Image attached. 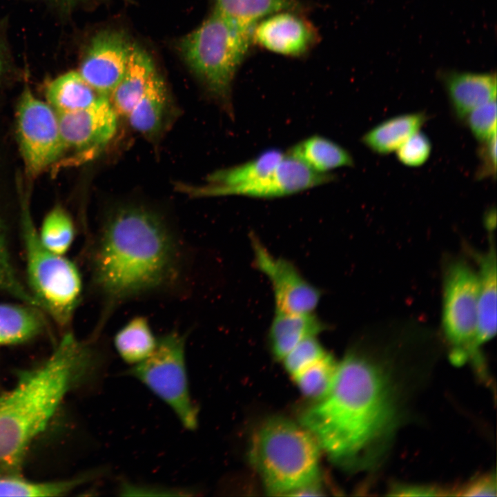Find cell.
Instances as JSON below:
<instances>
[{
	"label": "cell",
	"instance_id": "1",
	"mask_svg": "<svg viewBox=\"0 0 497 497\" xmlns=\"http://www.w3.org/2000/svg\"><path fill=\"white\" fill-rule=\"evenodd\" d=\"M393 415L382 371L351 351L338 362L329 391L303 412L300 422L331 460L348 465L368 454L389 430Z\"/></svg>",
	"mask_w": 497,
	"mask_h": 497
},
{
	"label": "cell",
	"instance_id": "2",
	"mask_svg": "<svg viewBox=\"0 0 497 497\" xmlns=\"http://www.w3.org/2000/svg\"><path fill=\"white\" fill-rule=\"evenodd\" d=\"M180 261L177 238L158 215L124 206L106 218L100 232L94 281L110 307L170 285L178 277Z\"/></svg>",
	"mask_w": 497,
	"mask_h": 497
},
{
	"label": "cell",
	"instance_id": "3",
	"mask_svg": "<svg viewBox=\"0 0 497 497\" xmlns=\"http://www.w3.org/2000/svg\"><path fill=\"white\" fill-rule=\"evenodd\" d=\"M96 365L93 349L67 333L47 360L21 375L0 397V465L12 467L21 462L68 391Z\"/></svg>",
	"mask_w": 497,
	"mask_h": 497
},
{
	"label": "cell",
	"instance_id": "4",
	"mask_svg": "<svg viewBox=\"0 0 497 497\" xmlns=\"http://www.w3.org/2000/svg\"><path fill=\"white\" fill-rule=\"evenodd\" d=\"M320 446L303 425L282 417L255 431L249 459L271 495L295 496L319 484Z\"/></svg>",
	"mask_w": 497,
	"mask_h": 497
},
{
	"label": "cell",
	"instance_id": "5",
	"mask_svg": "<svg viewBox=\"0 0 497 497\" xmlns=\"http://www.w3.org/2000/svg\"><path fill=\"white\" fill-rule=\"evenodd\" d=\"M253 48L251 32L214 10L181 42L183 56L190 68L209 95L232 116L235 79Z\"/></svg>",
	"mask_w": 497,
	"mask_h": 497
},
{
	"label": "cell",
	"instance_id": "6",
	"mask_svg": "<svg viewBox=\"0 0 497 497\" xmlns=\"http://www.w3.org/2000/svg\"><path fill=\"white\" fill-rule=\"evenodd\" d=\"M21 232L28 290L41 309L61 326L66 325L80 299L82 282L76 265L48 249L40 241L30 211L23 205Z\"/></svg>",
	"mask_w": 497,
	"mask_h": 497
},
{
	"label": "cell",
	"instance_id": "7",
	"mask_svg": "<svg viewBox=\"0 0 497 497\" xmlns=\"http://www.w3.org/2000/svg\"><path fill=\"white\" fill-rule=\"evenodd\" d=\"M478 289L477 269L462 258L447 262L443 272L442 328L455 362L479 355Z\"/></svg>",
	"mask_w": 497,
	"mask_h": 497
},
{
	"label": "cell",
	"instance_id": "8",
	"mask_svg": "<svg viewBox=\"0 0 497 497\" xmlns=\"http://www.w3.org/2000/svg\"><path fill=\"white\" fill-rule=\"evenodd\" d=\"M127 374L168 405L185 428L196 429L199 411L189 390L184 336L171 332L157 340L153 353Z\"/></svg>",
	"mask_w": 497,
	"mask_h": 497
},
{
	"label": "cell",
	"instance_id": "9",
	"mask_svg": "<svg viewBox=\"0 0 497 497\" xmlns=\"http://www.w3.org/2000/svg\"><path fill=\"white\" fill-rule=\"evenodd\" d=\"M17 136L28 173L37 175L66 150L56 112L26 88L17 112Z\"/></svg>",
	"mask_w": 497,
	"mask_h": 497
},
{
	"label": "cell",
	"instance_id": "10",
	"mask_svg": "<svg viewBox=\"0 0 497 497\" xmlns=\"http://www.w3.org/2000/svg\"><path fill=\"white\" fill-rule=\"evenodd\" d=\"M255 267L271 282L275 311L313 313L322 298L320 289L306 280L289 260L275 257L255 236H251Z\"/></svg>",
	"mask_w": 497,
	"mask_h": 497
},
{
	"label": "cell",
	"instance_id": "11",
	"mask_svg": "<svg viewBox=\"0 0 497 497\" xmlns=\"http://www.w3.org/2000/svg\"><path fill=\"white\" fill-rule=\"evenodd\" d=\"M56 113L66 148L77 152L73 161L94 158L108 144L117 130L119 116L108 97H102L85 108Z\"/></svg>",
	"mask_w": 497,
	"mask_h": 497
},
{
	"label": "cell",
	"instance_id": "12",
	"mask_svg": "<svg viewBox=\"0 0 497 497\" xmlns=\"http://www.w3.org/2000/svg\"><path fill=\"white\" fill-rule=\"evenodd\" d=\"M306 12L284 10L263 17L252 29L253 47L288 58L306 57L321 39L318 28Z\"/></svg>",
	"mask_w": 497,
	"mask_h": 497
},
{
	"label": "cell",
	"instance_id": "13",
	"mask_svg": "<svg viewBox=\"0 0 497 497\" xmlns=\"http://www.w3.org/2000/svg\"><path fill=\"white\" fill-rule=\"evenodd\" d=\"M132 47L123 33L101 31L90 41L79 72L98 92L109 97L125 73Z\"/></svg>",
	"mask_w": 497,
	"mask_h": 497
},
{
	"label": "cell",
	"instance_id": "14",
	"mask_svg": "<svg viewBox=\"0 0 497 497\" xmlns=\"http://www.w3.org/2000/svg\"><path fill=\"white\" fill-rule=\"evenodd\" d=\"M333 174L315 172L287 152L269 173L249 183L222 191L219 197L275 199L293 195L331 182Z\"/></svg>",
	"mask_w": 497,
	"mask_h": 497
},
{
	"label": "cell",
	"instance_id": "15",
	"mask_svg": "<svg viewBox=\"0 0 497 497\" xmlns=\"http://www.w3.org/2000/svg\"><path fill=\"white\" fill-rule=\"evenodd\" d=\"M286 153L280 149L270 148L244 162L214 171L208 176L204 184H182L177 188L193 197H219L225 189L249 183L267 174L282 161Z\"/></svg>",
	"mask_w": 497,
	"mask_h": 497
},
{
	"label": "cell",
	"instance_id": "16",
	"mask_svg": "<svg viewBox=\"0 0 497 497\" xmlns=\"http://www.w3.org/2000/svg\"><path fill=\"white\" fill-rule=\"evenodd\" d=\"M443 83L452 114L459 121L478 106L496 99L495 74L453 72Z\"/></svg>",
	"mask_w": 497,
	"mask_h": 497
},
{
	"label": "cell",
	"instance_id": "17",
	"mask_svg": "<svg viewBox=\"0 0 497 497\" xmlns=\"http://www.w3.org/2000/svg\"><path fill=\"white\" fill-rule=\"evenodd\" d=\"M489 232V248L483 253H474L478 264L479 281L478 302V344L490 340L496 333V254L493 235Z\"/></svg>",
	"mask_w": 497,
	"mask_h": 497
},
{
	"label": "cell",
	"instance_id": "18",
	"mask_svg": "<svg viewBox=\"0 0 497 497\" xmlns=\"http://www.w3.org/2000/svg\"><path fill=\"white\" fill-rule=\"evenodd\" d=\"M157 73L150 56L142 48L133 45L125 73L109 96L118 116H128Z\"/></svg>",
	"mask_w": 497,
	"mask_h": 497
},
{
	"label": "cell",
	"instance_id": "19",
	"mask_svg": "<svg viewBox=\"0 0 497 497\" xmlns=\"http://www.w3.org/2000/svg\"><path fill=\"white\" fill-rule=\"evenodd\" d=\"M328 325L313 313H286L275 311L268 332L271 353L282 360L302 340L317 336Z\"/></svg>",
	"mask_w": 497,
	"mask_h": 497
},
{
	"label": "cell",
	"instance_id": "20",
	"mask_svg": "<svg viewBox=\"0 0 497 497\" xmlns=\"http://www.w3.org/2000/svg\"><path fill=\"white\" fill-rule=\"evenodd\" d=\"M286 152L318 173L332 174L335 169L354 166L353 157L347 149L320 135L300 140Z\"/></svg>",
	"mask_w": 497,
	"mask_h": 497
},
{
	"label": "cell",
	"instance_id": "21",
	"mask_svg": "<svg viewBox=\"0 0 497 497\" xmlns=\"http://www.w3.org/2000/svg\"><path fill=\"white\" fill-rule=\"evenodd\" d=\"M428 119L423 111L398 115L378 124L361 137V142L378 155L395 152L411 135L420 130Z\"/></svg>",
	"mask_w": 497,
	"mask_h": 497
},
{
	"label": "cell",
	"instance_id": "22",
	"mask_svg": "<svg viewBox=\"0 0 497 497\" xmlns=\"http://www.w3.org/2000/svg\"><path fill=\"white\" fill-rule=\"evenodd\" d=\"M213 9L241 29L251 33L263 17L280 10H309L302 0H213Z\"/></svg>",
	"mask_w": 497,
	"mask_h": 497
},
{
	"label": "cell",
	"instance_id": "23",
	"mask_svg": "<svg viewBox=\"0 0 497 497\" xmlns=\"http://www.w3.org/2000/svg\"><path fill=\"white\" fill-rule=\"evenodd\" d=\"M43 312L23 302L0 303V346L21 344L42 333L46 328Z\"/></svg>",
	"mask_w": 497,
	"mask_h": 497
},
{
	"label": "cell",
	"instance_id": "24",
	"mask_svg": "<svg viewBox=\"0 0 497 497\" xmlns=\"http://www.w3.org/2000/svg\"><path fill=\"white\" fill-rule=\"evenodd\" d=\"M46 95L48 104L57 113L85 108L104 97L79 72L73 70L52 81L46 88Z\"/></svg>",
	"mask_w": 497,
	"mask_h": 497
},
{
	"label": "cell",
	"instance_id": "25",
	"mask_svg": "<svg viewBox=\"0 0 497 497\" xmlns=\"http://www.w3.org/2000/svg\"><path fill=\"white\" fill-rule=\"evenodd\" d=\"M168 107V95L159 72L126 117L130 126L144 135L158 133L164 122Z\"/></svg>",
	"mask_w": 497,
	"mask_h": 497
},
{
	"label": "cell",
	"instance_id": "26",
	"mask_svg": "<svg viewBox=\"0 0 497 497\" xmlns=\"http://www.w3.org/2000/svg\"><path fill=\"white\" fill-rule=\"evenodd\" d=\"M114 344L121 359L129 364L135 365L153 353L157 340L148 321L144 317H136L117 333Z\"/></svg>",
	"mask_w": 497,
	"mask_h": 497
},
{
	"label": "cell",
	"instance_id": "27",
	"mask_svg": "<svg viewBox=\"0 0 497 497\" xmlns=\"http://www.w3.org/2000/svg\"><path fill=\"white\" fill-rule=\"evenodd\" d=\"M72 480L39 482L19 476H0V496H57L70 491L92 475Z\"/></svg>",
	"mask_w": 497,
	"mask_h": 497
},
{
	"label": "cell",
	"instance_id": "28",
	"mask_svg": "<svg viewBox=\"0 0 497 497\" xmlns=\"http://www.w3.org/2000/svg\"><path fill=\"white\" fill-rule=\"evenodd\" d=\"M338 362L330 353L293 376L300 391L317 400L331 389L338 371Z\"/></svg>",
	"mask_w": 497,
	"mask_h": 497
},
{
	"label": "cell",
	"instance_id": "29",
	"mask_svg": "<svg viewBox=\"0 0 497 497\" xmlns=\"http://www.w3.org/2000/svg\"><path fill=\"white\" fill-rule=\"evenodd\" d=\"M38 234L41 242L48 249L64 255L73 242L74 226L68 213L57 206L45 217Z\"/></svg>",
	"mask_w": 497,
	"mask_h": 497
},
{
	"label": "cell",
	"instance_id": "30",
	"mask_svg": "<svg viewBox=\"0 0 497 497\" xmlns=\"http://www.w3.org/2000/svg\"><path fill=\"white\" fill-rule=\"evenodd\" d=\"M0 291L41 309L28 287L22 284L12 264L3 228L0 224Z\"/></svg>",
	"mask_w": 497,
	"mask_h": 497
},
{
	"label": "cell",
	"instance_id": "31",
	"mask_svg": "<svg viewBox=\"0 0 497 497\" xmlns=\"http://www.w3.org/2000/svg\"><path fill=\"white\" fill-rule=\"evenodd\" d=\"M327 353L317 336H311L300 342L282 360L286 370L293 376L322 358Z\"/></svg>",
	"mask_w": 497,
	"mask_h": 497
},
{
	"label": "cell",
	"instance_id": "32",
	"mask_svg": "<svg viewBox=\"0 0 497 497\" xmlns=\"http://www.w3.org/2000/svg\"><path fill=\"white\" fill-rule=\"evenodd\" d=\"M462 122L479 143L489 139L496 133V99L473 109Z\"/></svg>",
	"mask_w": 497,
	"mask_h": 497
},
{
	"label": "cell",
	"instance_id": "33",
	"mask_svg": "<svg viewBox=\"0 0 497 497\" xmlns=\"http://www.w3.org/2000/svg\"><path fill=\"white\" fill-rule=\"evenodd\" d=\"M431 150L430 139L418 130L408 137L395 152L398 160L403 165L418 167L429 159Z\"/></svg>",
	"mask_w": 497,
	"mask_h": 497
},
{
	"label": "cell",
	"instance_id": "34",
	"mask_svg": "<svg viewBox=\"0 0 497 497\" xmlns=\"http://www.w3.org/2000/svg\"><path fill=\"white\" fill-rule=\"evenodd\" d=\"M477 155L478 165L475 177L479 180L496 178V133L479 143Z\"/></svg>",
	"mask_w": 497,
	"mask_h": 497
},
{
	"label": "cell",
	"instance_id": "35",
	"mask_svg": "<svg viewBox=\"0 0 497 497\" xmlns=\"http://www.w3.org/2000/svg\"><path fill=\"white\" fill-rule=\"evenodd\" d=\"M119 491L121 496H193V490L184 488H170L162 486L144 485L122 483Z\"/></svg>",
	"mask_w": 497,
	"mask_h": 497
},
{
	"label": "cell",
	"instance_id": "36",
	"mask_svg": "<svg viewBox=\"0 0 497 497\" xmlns=\"http://www.w3.org/2000/svg\"><path fill=\"white\" fill-rule=\"evenodd\" d=\"M496 481L491 477H486L465 487L460 495L466 496H496Z\"/></svg>",
	"mask_w": 497,
	"mask_h": 497
},
{
	"label": "cell",
	"instance_id": "37",
	"mask_svg": "<svg viewBox=\"0 0 497 497\" xmlns=\"http://www.w3.org/2000/svg\"><path fill=\"white\" fill-rule=\"evenodd\" d=\"M395 495L400 496H436L438 495L437 491L433 489L422 487H405L396 489L393 491Z\"/></svg>",
	"mask_w": 497,
	"mask_h": 497
},
{
	"label": "cell",
	"instance_id": "38",
	"mask_svg": "<svg viewBox=\"0 0 497 497\" xmlns=\"http://www.w3.org/2000/svg\"><path fill=\"white\" fill-rule=\"evenodd\" d=\"M2 72H3V62H2V59H1V57L0 55V75H1Z\"/></svg>",
	"mask_w": 497,
	"mask_h": 497
}]
</instances>
